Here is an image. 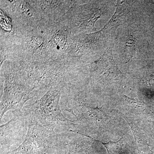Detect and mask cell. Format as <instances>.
I'll return each mask as SVG.
<instances>
[{"instance_id":"1","label":"cell","mask_w":154,"mask_h":154,"mask_svg":"<svg viewBox=\"0 0 154 154\" xmlns=\"http://www.w3.org/2000/svg\"><path fill=\"white\" fill-rule=\"evenodd\" d=\"M62 93L61 88L52 87L40 99L26 106L22 111L27 118L51 130L61 125H74L72 121L63 114L60 107Z\"/></svg>"},{"instance_id":"2","label":"cell","mask_w":154,"mask_h":154,"mask_svg":"<svg viewBox=\"0 0 154 154\" xmlns=\"http://www.w3.org/2000/svg\"><path fill=\"white\" fill-rule=\"evenodd\" d=\"M55 24L42 21L35 28L26 30L22 43L17 47L20 61H53L48 42Z\"/></svg>"},{"instance_id":"3","label":"cell","mask_w":154,"mask_h":154,"mask_svg":"<svg viewBox=\"0 0 154 154\" xmlns=\"http://www.w3.org/2000/svg\"><path fill=\"white\" fill-rule=\"evenodd\" d=\"M28 118V131L15 154H49L66 146L65 134H58Z\"/></svg>"},{"instance_id":"4","label":"cell","mask_w":154,"mask_h":154,"mask_svg":"<svg viewBox=\"0 0 154 154\" xmlns=\"http://www.w3.org/2000/svg\"><path fill=\"white\" fill-rule=\"evenodd\" d=\"M1 68L5 79L1 102L2 121L7 111L11 110L21 111L26 102L35 96L22 82L14 62L9 61L3 64Z\"/></svg>"},{"instance_id":"5","label":"cell","mask_w":154,"mask_h":154,"mask_svg":"<svg viewBox=\"0 0 154 154\" xmlns=\"http://www.w3.org/2000/svg\"><path fill=\"white\" fill-rule=\"evenodd\" d=\"M1 10L24 28H35L43 21L32 1H1Z\"/></svg>"},{"instance_id":"6","label":"cell","mask_w":154,"mask_h":154,"mask_svg":"<svg viewBox=\"0 0 154 154\" xmlns=\"http://www.w3.org/2000/svg\"><path fill=\"white\" fill-rule=\"evenodd\" d=\"M82 67L96 79H119L123 76L114 62L112 48H108L99 59Z\"/></svg>"},{"instance_id":"7","label":"cell","mask_w":154,"mask_h":154,"mask_svg":"<svg viewBox=\"0 0 154 154\" xmlns=\"http://www.w3.org/2000/svg\"><path fill=\"white\" fill-rule=\"evenodd\" d=\"M43 21L60 23L77 1H32Z\"/></svg>"},{"instance_id":"8","label":"cell","mask_w":154,"mask_h":154,"mask_svg":"<svg viewBox=\"0 0 154 154\" xmlns=\"http://www.w3.org/2000/svg\"><path fill=\"white\" fill-rule=\"evenodd\" d=\"M14 118L1 126V143L4 145H11L14 142L24 139L28 122L23 111H15Z\"/></svg>"},{"instance_id":"9","label":"cell","mask_w":154,"mask_h":154,"mask_svg":"<svg viewBox=\"0 0 154 154\" xmlns=\"http://www.w3.org/2000/svg\"><path fill=\"white\" fill-rule=\"evenodd\" d=\"M136 38L134 35L132 31L128 30L123 53L125 58L128 61L131 60L135 54L136 51Z\"/></svg>"}]
</instances>
